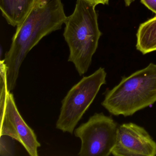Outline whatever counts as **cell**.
<instances>
[{"instance_id": "30bf717a", "label": "cell", "mask_w": 156, "mask_h": 156, "mask_svg": "<svg viewBox=\"0 0 156 156\" xmlns=\"http://www.w3.org/2000/svg\"><path fill=\"white\" fill-rule=\"evenodd\" d=\"M13 138L6 135H1L0 155L1 156H14Z\"/></svg>"}, {"instance_id": "5b68a950", "label": "cell", "mask_w": 156, "mask_h": 156, "mask_svg": "<svg viewBox=\"0 0 156 156\" xmlns=\"http://www.w3.org/2000/svg\"><path fill=\"white\" fill-rule=\"evenodd\" d=\"M118 126L111 117L95 113L74 130L81 141L78 155L108 156L112 154L116 142Z\"/></svg>"}, {"instance_id": "277c9868", "label": "cell", "mask_w": 156, "mask_h": 156, "mask_svg": "<svg viewBox=\"0 0 156 156\" xmlns=\"http://www.w3.org/2000/svg\"><path fill=\"white\" fill-rule=\"evenodd\" d=\"M106 76L105 68L100 67L92 74L83 77L71 88L62 101L56 128L73 134L101 87L106 83Z\"/></svg>"}, {"instance_id": "8fae6325", "label": "cell", "mask_w": 156, "mask_h": 156, "mask_svg": "<svg viewBox=\"0 0 156 156\" xmlns=\"http://www.w3.org/2000/svg\"><path fill=\"white\" fill-rule=\"evenodd\" d=\"M140 2L156 15V0H140Z\"/></svg>"}, {"instance_id": "52a82bcc", "label": "cell", "mask_w": 156, "mask_h": 156, "mask_svg": "<svg viewBox=\"0 0 156 156\" xmlns=\"http://www.w3.org/2000/svg\"><path fill=\"white\" fill-rule=\"evenodd\" d=\"M1 119V135H6L20 142L31 156H38L41 146L34 130L23 120L12 93L9 92L4 115Z\"/></svg>"}, {"instance_id": "3957f363", "label": "cell", "mask_w": 156, "mask_h": 156, "mask_svg": "<svg viewBox=\"0 0 156 156\" xmlns=\"http://www.w3.org/2000/svg\"><path fill=\"white\" fill-rule=\"evenodd\" d=\"M156 102V64L122 78L120 83L108 91L102 105L115 116H129Z\"/></svg>"}, {"instance_id": "9c48e42d", "label": "cell", "mask_w": 156, "mask_h": 156, "mask_svg": "<svg viewBox=\"0 0 156 156\" xmlns=\"http://www.w3.org/2000/svg\"><path fill=\"white\" fill-rule=\"evenodd\" d=\"M136 48L143 55L156 51V15L140 25Z\"/></svg>"}, {"instance_id": "6da1fadb", "label": "cell", "mask_w": 156, "mask_h": 156, "mask_svg": "<svg viewBox=\"0 0 156 156\" xmlns=\"http://www.w3.org/2000/svg\"><path fill=\"white\" fill-rule=\"evenodd\" d=\"M66 18L62 0H36L28 16L17 26L5 54L9 92L15 88L21 66L29 52L43 38L60 30Z\"/></svg>"}, {"instance_id": "7c38bea8", "label": "cell", "mask_w": 156, "mask_h": 156, "mask_svg": "<svg viewBox=\"0 0 156 156\" xmlns=\"http://www.w3.org/2000/svg\"><path fill=\"white\" fill-rule=\"evenodd\" d=\"M85 1L96 7L97 5L99 4L108 5L109 3V0H85Z\"/></svg>"}, {"instance_id": "4fadbf2b", "label": "cell", "mask_w": 156, "mask_h": 156, "mask_svg": "<svg viewBox=\"0 0 156 156\" xmlns=\"http://www.w3.org/2000/svg\"><path fill=\"white\" fill-rule=\"evenodd\" d=\"M0 51H1V58H2V53H3V49H2V46H1V50H0Z\"/></svg>"}, {"instance_id": "ba28073f", "label": "cell", "mask_w": 156, "mask_h": 156, "mask_svg": "<svg viewBox=\"0 0 156 156\" xmlns=\"http://www.w3.org/2000/svg\"><path fill=\"white\" fill-rule=\"evenodd\" d=\"M36 0H0L2 16L13 27L20 24L28 16Z\"/></svg>"}, {"instance_id": "7a4b0ae2", "label": "cell", "mask_w": 156, "mask_h": 156, "mask_svg": "<svg viewBox=\"0 0 156 156\" xmlns=\"http://www.w3.org/2000/svg\"><path fill=\"white\" fill-rule=\"evenodd\" d=\"M64 37L70 51L68 62L74 65L80 76L88 71L102 35L95 6L77 0L75 9L65 22Z\"/></svg>"}, {"instance_id": "8992f818", "label": "cell", "mask_w": 156, "mask_h": 156, "mask_svg": "<svg viewBox=\"0 0 156 156\" xmlns=\"http://www.w3.org/2000/svg\"><path fill=\"white\" fill-rule=\"evenodd\" d=\"M112 154L115 156H155L156 142L147 131L135 123L118 126L116 142Z\"/></svg>"}]
</instances>
